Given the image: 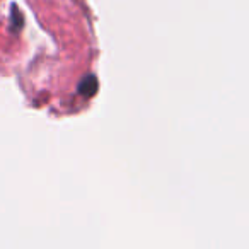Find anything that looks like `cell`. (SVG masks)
Instances as JSON below:
<instances>
[{
  "instance_id": "cell-1",
  "label": "cell",
  "mask_w": 249,
  "mask_h": 249,
  "mask_svg": "<svg viewBox=\"0 0 249 249\" xmlns=\"http://www.w3.org/2000/svg\"><path fill=\"white\" fill-rule=\"evenodd\" d=\"M79 90H80V94H84L86 97L94 96V94H96V90H97V80H96V77H94V75H87L86 79H84L82 82H80Z\"/></svg>"
}]
</instances>
